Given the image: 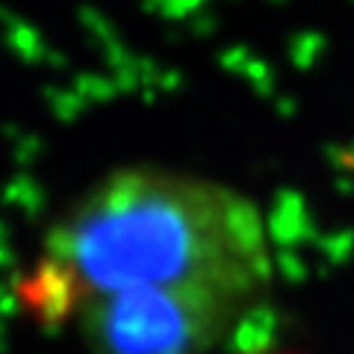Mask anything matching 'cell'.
<instances>
[{
  "mask_svg": "<svg viewBox=\"0 0 354 354\" xmlns=\"http://www.w3.org/2000/svg\"><path fill=\"white\" fill-rule=\"evenodd\" d=\"M263 209L234 186L124 165L53 218L15 283L21 310L88 354H213L269 301Z\"/></svg>",
  "mask_w": 354,
  "mask_h": 354,
  "instance_id": "6da1fadb",
  "label": "cell"
},
{
  "mask_svg": "<svg viewBox=\"0 0 354 354\" xmlns=\"http://www.w3.org/2000/svg\"><path fill=\"white\" fill-rule=\"evenodd\" d=\"M325 50H328V39H325V32H319V30L298 32V36L292 39V44H290V57H292V62L298 65V68H310Z\"/></svg>",
  "mask_w": 354,
  "mask_h": 354,
  "instance_id": "7a4b0ae2",
  "label": "cell"
},
{
  "mask_svg": "<svg viewBox=\"0 0 354 354\" xmlns=\"http://www.w3.org/2000/svg\"><path fill=\"white\" fill-rule=\"evenodd\" d=\"M260 354H283V351H260Z\"/></svg>",
  "mask_w": 354,
  "mask_h": 354,
  "instance_id": "3957f363",
  "label": "cell"
},
{
  "mask_svg": "<svg viewBox=\"0 0 354 354\" xmlns=\"http://www.w3.org/2000/svg\"><path fill=\"white\" fill-rule=\"evenodd\" d=\"M348 3H354V0H348Z\"/></svg>",
  "mask_w": 354,
  "mask_h": 354,
  "instance_id": "277c9868",
  "label": "cell"
}]
</instances>
